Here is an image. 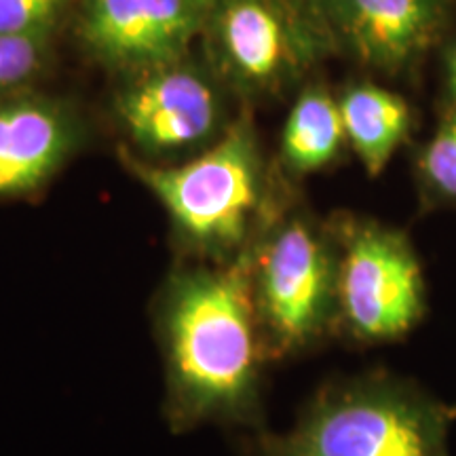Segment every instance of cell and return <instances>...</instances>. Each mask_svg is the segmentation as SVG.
I'll use <instances>...</instances> for the list:
<instances>
[{"label":"cell","mask_w":456,"mask_h":456,"mask_svg":"<svg viewBox=\"0 0 456 456\" xmlns=\"http://www.w3.org/2000/svg\"><path fill=\"white\" fill-rule=\"evenodd\" d=\"M152 322L171 429L228 425L258 431L271 357L256 315L249 254L220 269L174 273L155 302Z\"/></svg>","instance_id":"1"},{"label":"cell","mask_w":456,"mask_h":456,"mask_svg":"<svg viewBox=\"0 0 456 456\" xmlns=\"http://www.w3.org/2000/svg\"><path fill=\"white\" fill-rule=\"evenodd\" d=\"M427 315L420 262L403 232L349 220L338 231V332L357 346L406 338Z\"/></svg>","instance_id":"5"},{"label":"cell","mask_w":456,"mask_h":456,"mask_svg":"<svg viewBox=\"0 0 456 456\" xmlns=\"http://www.w3.org/2000/svg\"><path fill=\"white\" fill-rule=\"evenodd\" d=\"M216 0H83L78 34L91 53L123 70L178 64L205 34Z\"/></svg>","instance_id":"7"},{"label":"cell","mask_w":456,"mask_h":456,"mask_svg":"<svg viewBox=\"0 0 456 456\" xmlns=\"http://www.w3.org/2000/svg\"><path fill=\"white\" fill-rule=\"evenodd\" d=\"M322 0H216L205 37L218 70L243 91L292 83L332 45Z\"/></svg>","instance_id":"6"},{"label":"cell","mask_w":456,"mask_h":456,"mask_svg":"<svg viewBox=\"0 0 456 456\" xmlns=\"http://www.w3.org/2000/svg\"><path fill=\"white\" fill-rule=\"evenodd\" d=\"M66 0H0V34H45Z\"/></svg>","instance_id":"15"},{"label":"cell","mask_w":456,"mask_h":456,"mask_svg":"<svg viewBox=\"0 0 456 456\" xmlns=\"http://www.w3.org/2000/svg\"><path fill=\"white\" fill-rule=\"evenodd\" d=\"M338 106L357 157L370 175H379L408 134L406 102L391 91L362 85L346 91Z\"/></svg>","instance_id":"11"},{"label":"cell","mask_w":456,"mask_h":456,"mask_svg":"<svg viewBox=\"0 0 456 456\" xmlns=\"http://www.w3.org/2000/svg\"><path fill=\"white\" fill-rule=\"evenodd\" d=\"M118 117L140 148L169 152L199 144L220 118V100L208 78L178 64L144 72L118 95Z\"/></svg>","instance_id":"8"},{"label":"cell","mask_w":456,"mask_h":456,"mask_svg":"<svg viewBox=\"0 0 456 456\" xmlns=\"http://www.w3.org/2000/svg\"><path fill=\"white\" fill-rule=\"evenodd\" d=\"M256 315L271 362L302 357L338 332V249L305 216L249 252Z\"/></svg>","instance_id":"4"},{"label":"cell","mask_w":456,"mask_h":456,"mask_svg":"<svg viewBox=\"0 0 456 456\" xmlns=\"http://www.w3.org/2000/svg\"><path fill=\"white\" fill-rule=\"evenodd\" d=\"M47 34H0V94L41 70L49 49Z\"/></svg>","instance_id":"13"},{"label":"cell","mask_w":456,"mask_h":456,"mask_svg":"<svg viewBox=\"0 0 456 456\" xmlns=\"http://www.w3.org/2000/svg\"><path fill=\"white\" fill-rule=\"evenodd\" d=\"M450 408V416H452V420H456V403L454 406H448Z\"/></svg>","instance_id":"17"},{"label":"cell","mask_w":456,"mask_h":456,"mask_svg":"<svg viewBox=\"0 0 456 456\" xmlns=\"http://www.w3.org/2000/svg\"><path fill=\"white\" fill-rule=\"evenodd\" d=\"M345 135L340 106L323 89H309L296 102L285 123V163L298 174L326 167L338 155Z\"/></svg>","instance_id":"12"},{"label":"cell","mask_w":456,"mask_h":456,"mask_svg":"<svg viewBox=\"0 0 456 456\" xmlns=\"http://www.w3.org/2000/svg\"><path fill=\"white\" fill-rule=\"evenodd\" d=\"M125 167L167 209L182 241L232 265L243 256L262 208V169L245 125L180 167H155L121 152Z\"/></svg>","instance_id":"3"},{"label":"cell","mask_w":456,"mask_h":456,"mask_svg":"<svg viewBox=\"0 0 456 456\" xmlns=\"http://www.w3.org/2000/svg\"><path fill=\"white\" fill-rule=\"evenodd\" d=\"M450 408L385 370L334 379L289 431L258 429L248 456H450Z\"/></svg>","instance_id":"2"},{"label":"cell","mask_w":456,"mask_h":456,"mask_svg":"<svg viewBox=\"0 0 456 456\" xmlns=\"http://www.w3.org/2000/svg\"><path fill=\"white\" fill-rule=\"evenodd\" d=\"M332 30L363 61L397 70L429 47L444 20L442 0H322Z\"/></svg>","instance_id":"9"},{"label":"cell","mask_w":456,"mask_h":456,"mask_svg":"<svg viewBox=\"0 0 456 456\" xmlns=\"http://www.w3.org/2000/svg\"><path fill=\"white\" fill-rule=\"evenodd\" d=\"M419 167L433 197L456 201V114L425 148Z\"/></svg>","instance_id":"14"},{"label":"cell","mask_w":456,"mask_h":456,"mask_svg":"<svg viewBox=\"0 0 456 456\" xmlns=\"http://www.w3.org/2000/svg\"><path fill=\"white\" fill-rule=\"evenodd\" d=\"M450 89H452V94L456 95V53L452 55V60H450Z\"/></svg>","instance_id":"16"},{"label":"cell","mask_w":456,"mask_h":456,"mask_svg":"<svg viewBox=\"0 0 456 456\" xmlns=\"http://www.w3.org/2000/svg\"><path fill=\"white\" fill-rule=\"evenodd\" d=\"M72 142L60 108L32 100L0 106V195L41 188L66 161Z\"/></svg>","instance_id":"10"}]
</instances>
